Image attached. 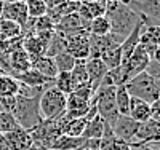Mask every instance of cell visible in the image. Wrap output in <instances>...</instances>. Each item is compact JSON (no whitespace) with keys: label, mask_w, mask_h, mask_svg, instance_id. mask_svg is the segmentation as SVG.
Here are the masks:
<instances>
[{"label":"cell","mask_w":160,"mask_h":150,"mask_svg":"<svg viewBox=\"0 0 160 150\" xmlns=\"http://www.w3.org/2000/svg\"><path fill=\"white\" fill-rule=\"evenodd\" d=\"M66 46H68V40H66V35L55 31V34H53V37H51V40H50V43H48V46H47L45 56L55 58V56H58L59 53L66 51Z\"/></svg>","instance_id":"obj_24"},{"label":"cell","mask_w":160,"mask_h":150,"mask_svg":"<svg viewBox=\"0 0 160 150\" xmlns=\"http://www.w3.org/2000/svg\"><path fill=\"white\" fill-rule=\"evenodd\" d=\"M22 2H24V0H22Z\"/></svg>","instance_id":"obj_44"},{"label":"cell","mask_w":160,"mask_h":150,"mask_svg":"<svg viewBox=\"0 0 160 150\" xmlns=\"http://www.w3.org/2000/svg\"><path fill=\"white\" fill-rule=\"evenodd\" d=\"M53 83H55L53 86H55L56 90H59L61 93H64L66 96L71 94L75 90V83L72 80L71 72H58V75L55 77V80H53Z\"/></svg>","instance_id":"obj_27"},{"label":"cell","mask_w":160,"mask_h":150,"mask_svg":"<svg viewBox=\"0 0 160 150\" xmlns=\"http://www.w3.org/2000/svg\"><path fill=\"white\" fill-rule=\"evenodd\" d=\"M38 99L40 98H22L16 96V105H15V115L16 121L24 129H34L37 125L42 123V117L38 112Z\"/></svg>","instance_id":"obj_4"},{"label":"cell","mask_w":160,"mask_h":150,"mask_svg":"<svg viewBox=\"0 0 160 150\" xmlns=\"http://www.w3.org/2000/svg\"><path fill=\"white\" fill-rule=\"evenodd\" d=\"M139 123L135 120H131L130 117H123V115H118L117 121L112 125V133L115 136V139L118 141H123L127 144H135L136 139V133H138Z\"/></svg>","instance_id":"obj_7"},{"label":"cell","mask_w":160,"mask_h":150,"mask_svg":"<svg viewBox=\"0 0 160 150\" xmlns=\"http://www.w3.org/2000/svg\"><path fill=\"white\" fill-rule=\"evenodd\" d=\"M88 32H90V35H98V37L111 34V22H109L108 16L102 15L98 18H93L88 24Z\"/></svg>","instance_id":"obj_25"},{"label":"cell","mask_w":160,"mask_h":150,"mask_svg":"<svg viewBox=\"0 0 160 150\" xmlns=\"http://www.w3.org/2000/svg\"><path fill=\"white\" fill-rule=\"evenodd\" d=\"M151 109H152V118H158L160 117V98L151 104Z\"/></svg>","instance_id":"obj_35"},{"label":"cell","mask_w":160,"mask_h":150,"mask_svg":"<svg viewBox=\"0 0 160 150\" xmlns=\"http://www.w3.org/2000/svg\"><path fill=\"white\" fill-rule=\"evenodd\" d=\"M128 117L131 120L138 121V123H144L152 118V109H151V104L146 102V101H141L138 98H131L130 101V114Z\"/></svg>","instance_id":"obj_15"},{"label":"cell","mask_w":160,"mask_h":150,"mask_svg":"<svg viewBox=\"0 0 160 150\" xmlns=\"http://www.w3.org/2000/svg\"><path fill=\"white\" fill-rule=\"evenodd\" d=\"M130 101H131V96L128 94L125 85L115 86V109H117L118 115L128 117V114H130Z\"/></svg>","instance_id":"obj_22"},{"label":"cell","mask_w":160,"mask_h":150,"mask_svg":"<svg viewBox=\"0 0 160 150\" xmlns=\"http://www.w3.org/2000/svg\"><path fill=\"white\" fill-rule=\"evenodd\" d=\"M108 67L106 64L99 59V58H88L87 59V74H88V81L91 83L93 90L96 91V88L99 86L102 77L108 74Z\"/></svg>","instance_id":"obj_14"},{"label":"cell","mask_w":160,"mask_h":150,"mask_svg":"<svg viewBox=\"0 0 160 150\" xmlns=\"http://www.w3.org/2000/svg\"><path fill=\"white\" fill-rule=\"evenodd\" d=\"M22 35V29L21 26L13 22V21H7L2 19L0 21V38H5V40H15V38H21Z\"/></svg>","instance_id":"obj_26"},{"label":"cell","mask_w":160,"mask_h":150,"mask_svg":"<svg viewBox=\"0 0 160 150\" xmlns=\"http://www.w3.org/2000/svg\"><path fill=\"white\" fill-rule=\"evenodd\" d=\"M26 8H28V15L29 18H40V16H45L47 15V10L48 7L45 5L43 0H24Z\"/></svg>","instance_id":"obj_30"},{"label":"cell","mask_w":160,"mask_h":150,"mask_svg":"<svg viewBox=\"0 0 160 150\" xmlns=\"http://www.w3.org/2000/svg\"><path fill=\"white\" fill-rule=\"evenodd\" d=\"M88 24L90 22H85L82 18L78 16V13H71V15L62 16L55 24V31L61 32L64 35H69V34H75L78 31H82V29L88 31Z\"/></svg>","instance_id":"obj_10"},{"label":"cell","mask_w":160,"mask_h":150,"mask_svg":"<svg viewBox=\"0 0 160 150\" xmlns=\"http://www.w3.org/2000/svg\"><path fill=\"white\" fill-rule=\"evenodd\" d=\"M106 5H114V3H118V0H104Z\"/></svg>","instance_id":"obj_41"},{"label":"cell","mask_w":160,"mask_h":150,"mask_svg":"<svg viewBox=\"0 0 160 150\" xmlns=\"http://www.w3.org/2000/svg\"><path fill=\"white\" fill-rule=\"evenodd\" d=\"M15 78L19 81L21 85H24V86L43 88V90H47V88L53 86V80H51V78H48V77H45V75H42V74H38V72H37V70H34V69H28V70H24V72H21V74L15 75Z\"/></svg>","instance_id":"obj_12"},{"label":"cell","mask_w":160,"mask_h":150,"mask_svg":"<svg viewBox=\"0 0 160 150\" xmlns=\"http://www.w3.org/2000/svg\"><path fill=\"white\" fill-rule=\"evenodd\" d=\"M125 88L131 98H138L149 104L160 98V80L152 78L146 72H141L130 78L125 83Z\"/></svg>","instance_id":"obj_2"},{"label":"cell","mask_w":160,"mask_h":150,"mask_svg":"<svg viewBox=\"0 0 160 150\" xmlns=\"http://www.w3.org/2000/svg\"><path fill=\"white\" fill-rule=\"evenodd\" d=\"M157 2H160V0H157Z\"/></svg>","instance_id":"obj_43"},{"label":"cell","mask_w":160,"mask_h":150,"mask_svg":"<svg viewBox=\"0 0 160 150\" xmlns=\"http://www.w3.org/2000/svg\"><path fill=\"white\" fill-rule=\"evenodd\" d=\"M148 75H151L152 78H155V80H160V64L158 62H155V61H149V64H148V67H146V70H144Z\"/></svg>","instance_id":"obj_33"},{"label":"cell","mask_w":160,"mask_h":150,"mask_svg":"<svg viewBox=\"0 0 160 150\" xmlns=\"http://www.w3.org/2000/svg\"><path fill=\"white\" fill-rule=\"evenodd\" d=\"M111 150H131V147H130V144H127V142H123V141L114 139Z\"/></svg>","instance_id":"obj_34"},{"label":"cell","mask_w":160,"mask_h":150,"mask_svg":"<svg viewBox=\"0 0 160 150\" xmlns=\"http://www.w3.org/2000/svg\"><path fill=\"white\" fill-rule=\"evenodd\" d=\"M21 128L19 123L16 121L15 115L10 112H0V134H7Z\"/></svg>","instance_id":"obj_32"},{"label":"cell","mask_w":160,"mask_h":150,"mask_svg":"<svg viewBox=\"0 0 160 150\" xmlns=\"http://www.w3.org/2000/svg\"><path fill=\"white\" fill-rule=\"evenodd\" d=\"M71 75H72V80L75 83V88L90 83L88 74H87V59H75V64H74V69L71 70Z\"/></svg>","instance_id":"obj_28"},{"label":"cell","mask_w":160,"mask_h":150,"mask_svg":"<svg viewBox=\"0 0 160 150\" xmlns=\"http://www.w3.org/2000/svg\"><path fill=\"white\" fill-rule=\"evenodd\" d=\"M80 150H88V148H87V147H85V148H80Z\"/></svg>","instance_id":"obj_42"},{"label":"cell","mask_w":160,"mask_h":150,"mask_svg":"<svg viewBox=\"0 0 160 150\" xmlns=\"http://www.w3.org/2000/svg\"><path fill=\"white\" fill-rule=\"evenodd\" d=\"M11 150H32V138L31 133L24 128H18L11 133L3 134Z\"/></svg>","instance_id":"obj_13"},{"label":"cell","mask_w":160,"mask_h":150,"mask_svg":"<svg viewBox=\"0 0 160 150\" xmlns=\"http://www.w3.org/2000/svg\"><path fill=\"white\" fill-rule=\"evenodd\" d=\"M99 59L106 64V67H108L109 70H111V69H115V67H118L120 64H122V51H120V46L109 50L108 53H104Z\"/></svg>","instance_id":"obj_31"},{"label":"cell","mask_w":160,"mask_h":150,"mask_svg":"<svg viewBox=\"0 0 160 150\" xmlns=\"http://www.w3.org/2000/svg\"><path fill=\"white\" fill-rule=\"evenodd\" d=\"M149 61H151L149 54L144 51V48H142L141 45H138L136 50L131 53V56H130L125 62H122L120 65L123 67L125 75H127V78L130 80V78H133L135 75L144 72L146 67H148V64H149Z\"/></svg>","instance_id":"obj_8"},{"label":"cell","mask_w":160,"mask_h":150,"mask_svg":"<svg viewBox=\"0 0 160 150\" xmlns=\"http://www.w3.org/2000/svg\"><path fill=\"white\" fill-rule=\"evenodd\" d=\"M106 16L111 22V35L117 43H122L141 21V16L136 11L122 3L106 5Z\"/></svg>","instance_id":"obj_1"},{"label":"cell","mask_w":160,"mask_h":150,"mask_svg":"<svg viewBox=\"0 0 160 150\" xmlns=\"http://www.w3.org/2000/svg\"><path fill=\"white\" fill-rule=\"evenodd\" d=\"M91 104L96 107L98 115L111 126L117 121L118 112L115 109V86H98L93 94Z\"/></svg>","instance_id":"obj_5"},{"label":"cell","mask_w":160,"mask_h":150,"mask_svg":"<svg viewBox=\"0 0 160 150\" xmlns=\"http://www.w3.org/2000/svg\"><path fill=\"white\" fill-rule=\"evenodd\" d=\"M87 144H88V139L85 138H75V136L62 134L53 142L51 150H80V148H85Z\"/></svg>","instance_id":"obj_18"},{"label":"cell","mask_w":160,"mask_h":150,"mask_svg":"<svg viewBox=\"0 0 160 150\" xmlns=\"http://www.w3.org/2000/svg\"><path fill=\"white\" fill-rule=\"evenodd\" d=\"M151 59L160 64V46H157V48L154 50V53H152V58H151Z\"/></svg>","instance_id":"obj_38"},{"label":"cell","mask_w":160,"mask_h":150,"mask_svg":"<svg viewBox=\"0 0 160 150\" xmlns=\"http://www.w3.org/2000/svg\"><path fill=\"white\" fill-rule=\"evenodd\" d=\"M0 150H11V147L8 145V142H7L3 134H0Z\"/></svg>","instance_id":"obj_37"},{"label":"cell","mask_w":160,"mask_h":150,"mask_svg":"<svg viewBox=\"0 0 160 150\" xmlns=\"http://www.w3.org/2000/svg\"><path fill=\"white\" fill-rule=\"evenodd\" d=\"M66 40H68V46H66V51L75 59H88L90 54V32L82 29L75 34H69L66 35Z\"/></svg>","instance_id":"obj_6"},{"label":"cell","mask_w":160,"mask_h":150,"mask_svg":"<svg viewBox=\"0 0 160 150\" xmlns=\"http://www.w3.org/2000/svg\"><path fill=\"white\" fill-rule=\"evenodd\" d=\"M31 69L37 70L38 74H42L51 80H55V77L58 75V69L55 65V61L53 58H48V56H38V58H34L31 59Z\"/></svg>","instance_id":"obj_19"},{"label":"cell","mask_w":160,"mask_h":150,"mask_svg":"<svg viewBox=\"0 0 160 150\" xmlns=\"http://www.w3.org/2000/svg\"><path fill=\"white\" fill-rule=\"evenodd\" d=\"M53 61H55V65H56L58 72H71L74 69V64H75V58L72 56V54H69L68 51L59 53L58 56L53 58Z\"/></svg>","instance_id":"obj_29"},{"label":"cell","mask_w":160,"mask_h":150,"mask_svg":"<svg viewBox=\"0 0 160 150\" xmlns=\"http://www.w3.org/2000/svg\"><path fill=\"white\" fill-rule=\"evenodd\" d=\"M142 19L136 24V27L130 32V35L123 40L122 43H120V51H122V62H125L130 56H131V53L136 50V46L139 45V35H141V31H142Z\"/></svg>","instance_id":"obj_17"},{"label":"cell","mask_w":160,"mask_h":150,"mask_svg":"<svg viewBox=\"0 0 160 150\" xmlns=\"http://www.w3.org/2000/svg\"><path fill=\"white\" fill-rule=\"evenodd\" d=\"M104 125H106V121H104L98 114H95L93 117L88 118L82 138H85V139H88V141H90V139H101L102 134H104Z\"/></svg>","instance_id":"obj_20"},{"label":"cell","mask_w":160,"mask_h":150,"mask_svg":"<svg viewBox=\"0 0 160 150\" xmlns=\"http://www.w3.org/2000/svg\"><path fill=\"white\" fill-rule=\"evenodd\" d=\"M117 46H120V43L115 42L111 34L102 35V37L90 35V54H88V58H101L104 53H108L109 50L117 48Z\"/></svg>","instance_id":"obj_11"},{"label":"cell","mask_w":160,"mask_h":150,"mask_svg":"<svg viewBox=\"0 0 160 150\" xmlns=\"http://www.w3.org/2000/svg\"><path fill=\"white\" fill-rule=\"evenodd\" d=\"M130 147L131 150H155V148H151L148 144H131Z\"/></svg>","instance_id":"obj_36"},{"label":"cell","mask_w":160,"mask_h":150,"mask_svg":"<svg viewBox=\"0 0 160 150\" xmlns=\"http://www.w3.org/2000/svg\"><path fill=\"white\" fill-rule=\"evenodd\" d=\"M18 91H19V81L15 77L0 74V98L16 96Z\"/></svg>","instance_id":"obj_23"},{"label":"cell","mask_w":160,"mask_h":150,"mask_svg":"<svg viewBox=\"0 0 160 150\" xmlns=\"http://www.w3.org/2000/svg\"><path fill=\"white\" fill-rule=\"evenodd\" d=\"M80 3H106L104 0H78Z\"/></svg>","instance_id":"obj_39"},{"label":"cell","mask_w":160,"mask_h":150,"mask_svg":"<svg viewBox=\"0 0 160 150\" xmlns=\"http://www.w3.org/2000/svg\"><path fill=\"white\" fill-rule=\"evenodd\" d=\"M3 7H5V2H0V21L3 19Z\"/></svg>","instance_id":"obj_40"},{"label":"cell","mask_w":160,"mask_h":150,"mask_svg":"<svg viewBox=\"0 0 160 150\" xmlns=\"http://www.w3.org/2000/svg\"><path fill=\"white\" fill-rule=\"evenodd\" d=\"M7 54H8L10 65L13 69V77L21 74V72H24V70H28V69H31V58L28 56V53L22 50V46L11 50Z\"/></svg>","instance_id":"obj_16"},{"label":"cell","mask_w":160,"mask_h":150,"mask_svg":"<svg viewBox=\"0 0 160 150\" xmlns=\"http://www.w3.org/2000/svg\"><path fill=\"white\" fill-rule=\"evenodd\" d=\"M3 19L19 24L21 29L26 27V24H28V21H29L26 3L22 2V0H11V2H7L5 7H3Z\"/></svg>","instance_id":"obj_9"},{"label":"cell","mask_w":160,"mask_h":150,"mask_svg":"<svg viewBox=\"0 0 160 150\" xmlns=\"http://www.w3.org/2000/svg\"><path fill=\"white\" fill-rule=\"evenodd\" d=\"M68 96L55 86L47 88L38 99V112L42 120H55L66 112Z\"/></svg>","instance_id":"obj_3"},{"label":"cell","mask_w":160,"mask_h":150,"mask_svg":"<svg viewBox=\"0 0 160 150\" xmlns=\"http://www.w3.org/2000/svg\"><path fill=\"white\" fill-rule=\"evenodd\" d=\"M21 46H22V50L26 53H28V56L31 59L43 56V54L47 53V46L40 42V38L37 35H26V37H22Z\"/></svg>","instance_id":"obj_21"}]
</instances>
